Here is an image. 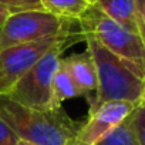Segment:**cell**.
Returning <instances> with one entry per match:
<instances>
[{
    "label": "cell",
    "mask_w": 145,
    "mask_h": 145,
    "mask_svg": "<svg viewBox=\"0 0 145 145\" xmlns=\"http://www.w3.org/2000/svg\"><path fill=\"white\" fill-rule=\"evenodd\" d=\"M0 117L20 139L36 145H72L80 125L60 107L34 110L0 95Z\"/></svg>",
    "instance_id": "obj_1"
},
{
    "label": "cell",
    "mask_w": 145,
    "mask_h": 145,
    "mask_svg": "<svg viewBox=\"0 0 145 145\" xmlns=\"http://www.w3.org/2000/svg\"><path fill=\"white\" fill-rule=\"evenodd\" d=\"M83 37L97 70V93L90 111L107 101H128L139 105L145 72L107 50L94 37Z\"/></svg>",
    "instance_id": "obj_2"
},
{
    "label": "cell",
    "mask_w": 145,
    "mask_h": 145,
    "mask_svg": "<svg viewBox=\"0 0 145 145\" xmlns=\"http://www.w3.org/2000/svg\"><path fill=\"white\" fill-rule=\"evenodd\" d=\"M80 39L84 40L83 33H76L64 41L47 51L30 70L17 80V83L6 94L12 101L34 108V110H54L51 105V86L53 77L61 63V54Z\"/></svg>",
    "instance_id": "obj_3"
},
{
    "label": "cell",
    "mask_w": 145,
    "mask_h": 145,
    "mask_svg": "<svg viewBox=\"0 0 145 145\" xmlns=\"http://www.w3.org/2000/svg\"><path fill=\"white\" fill-rule=\"evenodd\" d=\"M78 24L83 36L94 37L107 50L145 72V43L138 34L118 24L95 5H90Z\"/></svg>",
    "instance_id": "obj_4"
},
{
    "label": "cell",
    "mask_w": 145,
    "mask_h": 145,
    "mask_svg": "<svg viewBox=\"0 0 145 145\" xmlns=\"http://www.w3.org/2000/svg\"><path fill=\"white\" fill-rule=\"evenodd\" d=\"M76 31H81L78 20L63 19L46 10L14 13L0 29V50Z\"/></svg>",
    "instance_id": "obj_5"
},
{
    "label": "cell",
    "mask_w": 145,
    "mask_h": 145,
    "mask_svg": "<svg viewBox=\"0 0 145 145\" xmlns=\"http://www.w3.org/2000/svg\"><path fill=\"white\" fill-rule=\"evenodd\" d=\"M81 33V31H76ZM76 33H63L37 41L0 50V95H6L17 80L30 70L47 51Z\"/></svg>",
    "instance_id": "obj_6"
},
{
    "label": "cell",
    "mask_w": 145,
    "mask_h": 145,
    "mask_svg": "<svg viewBox=\"0 0 145 145\" xmlns=\"http://www.w3.org/2000/svg\"><path fill=\"white\" fill-rule=\"evenodd\" d=\"M128 101H107L90 111L88 120L80 125L72 145H97L111 129L122 122L134 110Z\"/></svg>",
    "instance_id": "obj_7"
},
{
    "label": "cell",
    "mask_w": 145,
    "mask_h": 145,
    "mask_svg": "<svg viewBox=\"0 0 145 145\" xmlns=\"http://www.w3.org/2000/svg\"><path fill=\"white\" fill-rule=\"evenodd\" d=\"M70 74L78 87L81 97L88 98L90 105L94 103L97 93V70L91 54L86 50L80 54H72L63 58Z\"/></svg>",
    "instance_id": "obj_8"
},
{
    "label": "cell",
    "mask_w": 145,
    "mask_h": 145,
    "mask_svg": "<svg viewBox=\"0 0 145 145\" xmlns=\"http://www.w3.org/2000/svg\"><path fill=\"white\" fill-rule=\"evenodd\" d=\"M95 6L100 7L108 17L115 20L118 24L141 37V27L138 23L134 0H97Z\"/></svg>",
    "instance_id": "obj_9"
},
{
    "label": "cell",
    "mask_w": 145,
    "mask_h": 145,
    "mask_svg": "<svg viewBox=\"0 0 145 145\" xmlns=\"http://www.w3.org/2000/svg\"><path fill=\"white\" fill-rule=\"evenodd\" d=\"M81 95L78 87L72 80L67 65L64 64L63 58L60 63V67L57 68L56 74L53 77V86H51V105L53 108H60L61 104L72 97Z\"/></svg>",
    "instance_id": "obj_10"
},
{
    "label": "cell",
    "mask_w": 145,
    "mask_h": 145,
    "mask_svg": "<svg viewBox=\"0 0 145 145\" xmlns=\"http://www.w3.org/2000/svg\"><path fill=\"white\" fill-rule=\"evenodd\" d=\"M43 9L63 19L78 20L90 7L87 0H40Z\"/></svg>",
    "instance_id": "obj_11"
},
{
    "label": "cell",
    "mask_w": 145,
    "mask_h": 145,
    "mask_svg": "<svg viewBox=\"0 0 145 145\" xmlns=\"http://www.w3.org/2000/svg\"><path fill=\"white\" fill-rule=\"evenodd\" d=\"M97 145H139L131 114L111 129Z\"/></svg>",
    "instance_id": "obj_12"
},
{
    "label": "cell",
    "mask_w": 145,
    "mask_h": 145,
    "mask_svg": "<svg viewBox=\"0 0 145 145\" xmlns=\"http://www.w3.org/2000/svg\"><path fill=\"white\" fill-rule=\"evenodd\" d=\"M0 3L6 6L12 14L29 10H44L40 0H0Z\"/></svg>",
    "instance_id": "obj_13"
},
{
    "label": "cell",
    "mask_w": 145,
    "mask_h": 145,
    "mask_svg": "<svg viewBox=\"0 0 145 145\" xmlns=\"http://www.w3.org/2000/svg\"><path fill=\"white\" fill-rule=\"evenodd\" d=\"M131 117L138 142L139 145H145V108L141 105L135 107V110L131 112Z\"/></svg>",
    "instance_id": "obj_14"
},
{
    "label": "cell",
    "mask_w": 145,
    "mask_h": 145,
    "mask_svg": "<svg viewBox=\"0 0 145 145\" xmlns=\"http://www.w3.org/2000/svg\"><path fill=\"white\" fill-rule=\"evenodd\" d=\"M19 141H20L19 135L0 117V145H17Z\"/></svg>",
    "instance_id": "obj_15"
},
{
    "label": "cell",
    "mask_w": 145,
    "mask_h": 145,
    "mask_svg": "<svg viewBox=\"0 0 145 145\" xmlns=\"http://www.w3.org/2000/svg\"><path fill=\"white\" fill-rule=\"evenodd\" d=\"M134 2H135L138 23H139V27H141V37L145 43V0H134Z\"/></svg>",
    "instance_id": "obj_16"
},
{
    "label": "cell",
    "mask_w": 145,
    "mask_h": 145,
    "mask_svg": "<svg viewBox=\"0 0 145 145\" xmlns=\"http://www.w3.org/2000/svg\"><path fill=\"white\" fill-rule=\"evenodd\" d=\"M10 16H12L10 10H9L6 6H3L2 3H0V29L5 26V23L7 22V19H9Z\"/></svg>",
    "instance_id": "obj_17"
},
{
    "label": "cell",
    "mask_w": 145,
    "mask_h": 145,
    "mask_svg": "<svg viewBox=\"0 0 145 145\" xmlns=\"http://www.w3.org/2000/svg\"><path fill=\"white\" fill-rule=\"evenodd\" d=\"M139 105L145 108V78H144V88H142V95H141V100H139Z\"/></svg>",
    "instance_id": "obj_18"
},
{
    "label": "cell",
    "mask_w": 145,
    "mask_h": 145,
    "mask_svg": "<svg viewBox=\"0 0 145 145\" xmlns=\"http://www.w3.org/2000/svg\"><path fill=\"white\" fill-rule=\"evenodd\" d=\"M17 145H36V144H31V142H29V141H24V139H20V141L17 142Z\"/></svg>",
    "instance_id": "obj_19"
},
{
    "label": "cell",
    "mask_w": 145,
    "mask_h": 145,
    "mask_svg": "<svg viewBox=\"0 0 145 145\" xmlns=\"http://www.w3.org/2000/svg\"><path fill=\"white\" fill-rule=\"evenodd\" d=\"M87 2H88L90 5H95V3H97V0H87Z\"/></svg>",
    "instance_id": "obj_20"
}]
</instances>
